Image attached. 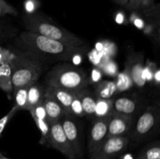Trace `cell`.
Here are the masks:
<instances>
[{"label":"cell","instance_id":"cell-1","mask_svg":"<svg viewBox=\"0 0 160 159\" xmlns=\"http://www.w3.org/2000/svg\"><path fill=\"white\" fill-rule=\"evenodd\" d=\"M15 44L22 51L41 59L72 61L75 55L86 52L84 46H73L27 31L17 37Z\"/></svg>","mask_w":160,"mask_h":159},{"label":"cell","instance_id":"cell-2","mask_svg":"<svg viewBox=\"0 0 160 159\" xmlns=\"http://www.w3.org/2000/svg\"><path fill=\"white\" fill-rule=\"evenodd\" d=\"M23 22L26 31L29 32L73 46L81 47L85 44L82 38L67 30L59 27L40 14L26 13L23 17Z\"/></svg>","mask_w":160,"mask_h":159},{"label":"cell","instance_id":"cell-3","mask_svg":"<svg viewBox=\"0 0 160 159\" xmlns=\"http://www.w3.org/2000/svg\"><path fill=\"white\" fill-rule=\"evenodd\" d=\"M9 64L13 91L37 82L43 71L42 59L25 51L19 53Z\"/></svg>","mask_w":160,"mask_h":159},{"label":"cell","instance_id":"cell-4","mask_svg":"<svg viewBox=\"0 0 160 159\" xmlns=\"http://www.w3.org/2000/svg\"><path fill=\"white\" fill-rule=\"evenodd\" d=\"M47 86L78 91L85 88L90 80L85 72L70 63L59 64L52 69L45 79Z\"/></svg>","mask_w":160,"mask_h":159},{"label":"cell","instance_id":"cell-5","mask_svg":"<svg viewBox=\"0 0 160 159\" xmlns=\"http://www.w3.org/2000/svg\"><path fill=\"white\" fill-rule=\"evenodd\" d=\"M157 120L158 110L153 106L148 107L138 118L131 137H129L130 140L139 143L147 138L157 123Z\"/></svg>","mask_w":160,"mask_h":159},{"label":"cell","instance_id":"cell-6","mask_svg":"<svg viewBox=\"0 0 160 159\" xmlns=\"http://www.w3.org/2000/svg\"><path fill=\"white\" fill-rule=\"evenodd\" d=\"M129 143L128 136L106 138L90 159H116L126 151Z\"/></svg>","mask_w":160,"mask_h":159},{"label":"cell","instance_id":"cell-7","mask_svg":"<svg viewBox=\"0 0 160 159\" xmlns=\"http://www.w3.org/2000/svg\"><path fill=\"white\" fill-rule=\"evenodd\" d=\"M47 143L59 151L67 159H78L64 133L61 121L50 123V132Z\"/></svg>","mask_w":160,"mask_h":159},{"label":"cell","instance_id":"cell-8","mask_svg":"<svg viewBox=\"0 0 160 159\" xmlns=\"http://www.w3.org/2000/svg\"><path fill=\"white\" fill-rule=\"evenodd\" d=\"M60 121L64 133H65L73 152L76 154L78 159H82L83 150L78 123L73 118V115H70V114H65V115L62 117Z\"/></svg>","mask_w":160,"mask_h":159},{"label":"cell","instance_id":"cell-9","mask_svg":"<svg viewBox=\"0 0 160 159\" xmlns=\"http://www.w3.org/2000/svg\"><path fill=\"white\" fill-rule=\"evenodd\" d=\"M110 115L105 118H96L94 122L92 128H91L90 134L88 137V151L89 157L94 155L97 150L99 148L102 143L106 139L108 129V123H109Z\"/></svg>","mask_w":160,"mask_h":159},{"label":"cell","instance_id":"cell-10","mask_svg":"<svg viewBox=\"0 0 160 159\" xmlns=\"http://www.w3.org/2000/svg\"><path fill=\"white\" fill-rule=\"evenodd\" d=\"M132 123L133 115H123L112 111L108 123L106 138L128 136Z\"/></svg>","mask_w":160,"mask_h":159},{"label":"cell","instance_id":"cell-11","mask_svg":"<svg viewBox=\"0 0 160 159\" xmlns=\"http://www.w3.org/2000/svg\"><path fill=\"white\" fill-rule=\"evenodd\" d=\"M76 93L77 91H71L66 89L48 86L45 90L44 96L49 97L54 99L63 108L66 114H70V104L74 98Z\"/></svg>","mask_w":160,"mask_h":159},{"label":"cell","instance_id":"cell-12","mask_svg":"<svg viewBox=\"0 0 160 159\" xmlns=\"http://www.w3.org/2000/svg\"><path fill=\"white\" fill-rule=\"evenodd\" d=\"M128 63L127 68L131 75L133 84L138 87H143L146 82L144 76L143 56L136 55L134 57L130 58V61H128Z\"/></svg>","mask_w":160,"mask_h":159},{"label":"cell","instance_id":"cell-13","mask_svg":"<svg viewBox=\"0 0 160 159\" xmlns=\"http://www.w3.org/2000/svg\"><path fill=\"white\" fill-rule=\"evenodd\" d=\"M43 104L47 114V118L49 123L60 121L65 115L66 112L63 108L56 101L49 97L44 96Z\"/></svg>","mask_w":160,"mask_h":159},{"label":"cell","instance_id":"cell-14","mask_svg":"<svg viewBox=\"0 0 160 159\" xmlns=\"http://www.w3.org/2000/svg\"><path fill=\"white\" fill-rule=\"evenodd\" d=\"M137 107V101L132 98H127V97L117 98L112 103L113 112L123 115H133V113L136 111Z\"/></svg>","mask_w":160,"mask_h":159},{"label":"cell","instance_id":"cell-15","mask_svg":"<svg viewBox=\"0 0 160 159\" xmlns=\"http://www.w3.org/2000/svg\"><path fill=\"white\" fill-rule=\"evenodd\" d=\"M0 89L8 95L13 92L12 71L9 62H3L0 65Z\"/></svg>","mask_w":160,"mask_h":159},{"label":"cell","instance_id":"cell-16","mask_svg":"<svg viewBox=\"0 0 160 159\" xmlns=\"http://www.w3.org/2000/svg\"><path fill=\"white\" fill-rule=\"evenodd\" d=\"M44 94L45 90H43L42 87L37 84V82L30 86L28 87L26 110L29 111L33 107L42 102L44 99Z\"/></svg>","mask_w":160,"mask_h":159},{"label":"cell","instance_id":"cell-17","mask_svg":"<svg viewBox=\"0 0 160 159\" xmlns=\"http://www.w3.org/2000/svg\"><path fill=\"white\" fill-rule=\"evenodd\" d=\"M78 95L81 99L83 110L85 115L88 116H95V106H96V98L94 95L84 90V89L78 91Z\"/></svg>","mask_w":160,"mask_h":159},{"label":"cell","instance_id":"cell-18","mask_svg":"<svg viewBox=\"0 0 160 159\" xmlns=\"http://www.w3.org/2000/svg\"><path fill=\"white\" fill-rule=\"evenodd\" d=\"M117 92V85L114 81L105 80L98 83L95 89L96 98L110 99Z\"/></svg>","mask_w":160,"mask_h":159},{"label":"cell","instance_id":"cell-19","mask_svg":"<svg viewBox=\"0 0 160 159\" xmlns=\"http://www.w3.org/2000/svg\"><path fill=\"white\" fill-rule=\"evenodd\" d=\"M112 103L113 100L96 98L95 117L101 118L110 115L112 112Z\"/></svg>","mask_w":160,"mask_h":159},{"label":"cell","instance_id":"cell-20","mask_svg":"<svg viewBox=\"0 0 160 159\" xmlns=\"http://www.w3.org/2000/svg\"><path fill=\"white\" fill-rule=\"evenodd\" d=\"M135 159H160V145L156 141L147 145L139 152Z\"/></svg>","mask_w":160,"mask_h":159},{"label":"cell","instance_id":"cell-21","mask_svg":"<svg viewBox=\"0 0 160 159\" xmlns=\"http://www.w3.org/2000/svg\"><path fill=\"white\" fill-rule=\"evenodd\" d=\"M133 81L131 80V75L128 68L125 69V70L117 76V82H116L117 85V91H122V90H126L131 88L133 86Z\"/></svg>","mask_w":160,"mask_h":159},{"label":"cell","instance_id":"cell-22","mask_svg":"<svg viewBox=\"0 0 160 159\" xmlns=\"http://www.w3.org/2000/svg\"><path fill=\"white\" fill-rule=\"evenodd\" d=\"M32 118L41 132V139L39 140V143L42 145L45 144V143H47L48 136H49L50 123L48 120L39 119L35 117H32Z\"/></svg>","mask_w":160,"mask_h":159},{"label":"cell","instance_id":"cell-23","mask_svg":"<svg viewBox=\"0 0 160 159\" xmlns=\"http://www.w3.org/2000/svg\"><path fill=\"white\" fill-rule=\"evenodd\" d=\"M28 87H25L17 89L13 91L14 100H15V105L18 107L20 110H26L27 101H28Z\"/></svg>","mask_w":160,"mask_h":159},{"label":"cell","instance_id":"cell-24","mask_svg":"<svg viewBox=\"0 0 160 159\" xmlns=\"http://www.w3.org/2000/svg\"><path fill=\"white\" fill-rule=\"evenodd\" d=\"M70 114L77 117H84L85 115L78 91H77L76 95H75L74 98L70 104Z\"/></svg>","mask_w":160,"mask_h":159},{"label":"cell","instance_id":"cell-25","mask_svg":"<svg viewBox=\"0 0 160 159\" xmlns=\"http://www.w3.org/2000/svg\"><path fill=\"white\" fill-rule=\"evenodd\" d=\"M19 110H20V109L18 108V107H17L16 105L12 106V108L9 110V112H8L7 114H6L4 116H2L0 118V137H1L4 129H6L8 123H9V121L12 119V117L15 115V114L17 113Z\"/></svg>","mask_w":160,"mask_h":159},{"label":"cell","instance_id":"cell-26","mask_svg":"<svg viewBox=\"0 0 160 159\" xmlns=\"http://www.w3.org/2000/svg\"><path fill=\"white\" fill-rule=\"evenodd\" d=\"M29 112L31 113V116L35 117V118H39V119H45L48 120L47 118L46 111H45V106L43 104V101L33 107L32 108L30 109Z\"/></svg>","mask_w":160,"mask_h":159},{"label":"cell","instance_id":"cell-27","mask_svg":"<svg viewBox=\"0 0 160 159\" xmlns=\"http://www.w3.org/2000/svg\"><path fill=\"white\" fill-rule=\"evenodd\" d=\"M6 15L17 16L18 12L6 0H0V17H5Z\"/></svg>","mask_w":160,"mask_h":159},{"label":"cell","instance_id":"cell-28","mask_svg":"<svg viewBox=\"0 0 160 159\" xmlns=\"http://www.w3.org/2000/svg\"><path fill=\"white\" fill-rule=\"evenodd\" d=\"M142 2L143 0H128V3L125 7L129 10H139L142 9Z\"/></svg>","mask_w":160,"mask_h":159},{"label":"cell","instance_id":"cell-29","mask_svg":"<svg viewBox=\"0 0 160 159\" xmlns=\"http://www.w3.org/2000/svg\"><path fill=\"white\" fill-rule=\"evenodd\" d=\"M35 0H28L25 2L24 6L25 9L27 10V13H34V9H35Z\"/></svg>","mask_w":160,"mask_h":159},{"label":"cell","instance_id":"cell-30","mask_svg":"<svg viewBox=\"0 0 160 159\" xmlns=\"http://www.w3.org/2000/svg\"><path fill=\"white\" fill-rule=\"evenodd\" d=\"M102 77V73L101 72L99 71L97 69H95V70H92V76H91V79L93 82H98L100 80Z\"/></svg>","mask_w":160,"mask_h":159},{"label":"cell","instance_id":"cell-31","mask_svg":"<svg viewBox=\"0 0 160 159\" xmlns=\"http://www.w3.org/2000/svg\"><path fill=\"white\" fill-rule=\"evenodd\" d=\"M153 1L154 0H143V2H142V9L149 8L152 5Z\"/></svg>","mask_w":160,"mask_h":159},{"label":"cell","instance_id":"cell-32","mask_svg":"<svg viewBox=\"0 0 160 159\" xmlns=\"http://www.w3.org/2000/svg\"><path fill=\"white\" fill-rule=\"evenodd\" d=\"M112 1L117 3V4L120 5V6H125L127 5V3H128V0H112Z\"/></svg>","mask_w":160,"mask_h":159},{"label":"cell","instance_id":"cell-33","mask_svg":"<svg viewBox=\"0 0 160 159\" xmlns=\"http://www.w3.org/2000/svg\"><path fill=\"white\" fill-rule=\"evenodd\" d=\"M134 24L138 26V27L142 28V26H143V21H142V20H140V19H137V20H135L134 21Z\"/></svg>","mask_w":160,"mask_h":159},{"label":"cell","instance_id":"cell-34","mask_svg":"<svg viewBox=\"0 0 160 159\" xmlns=\"http://www.w3.org/2000/svg\"><path fill=\"white\" fill-rule=\"evenodd\" d=\"M153 77H154L155 80L156 81L157 83L159 82V80H160V77H159V70H156V71L154 72V74H153Z\"/></svg>","mask_w":160,"mask_h":159},{"label":"cell","instance_id":"cell-35","mask_svg":"<svg viewBox=\"0 0 160 159\" xmlns=\"http://www.w3.org/2000/svg\"><path fill=\"white\" fill-rule=\"evenodd\" d=\"M122 19L123 20V15H122L121 13L118 14V15L117 16V18H116V21L118 22L119 23H123V20H122Z\"/></svg>","mask_w":160,"mask_h":159},{"label":"cell","instance_id":"cell-36","mask_svg":"<svg viewBox=\"0 0 160 159\" xmlns=\"http://www.w3.org/2000/svg\"><path fill=\"white\" fill-rule=\"evenodd\" d=\"M120 159H134V158H133V157L131 154H125V155L121 156Z\"/></svg>","mask_w":160,"mask_h":159},{"label":"cell","instance_id":"cell-37","mask_svg":"<svg viewBox=\"0 0 160 159\" xmlns=\"http://www.w3.org/2000/svg\"><path fill=\"white\" fill-rule=\"evenodd\" d=\"M3 33H4V29H3V26H2V24L0 23V38L2 37Z\"/></svg>","mask_w":160,"mask_h":159},{"label":"cell","instance_id":"cell-38","mask_svg":"<svg viewBox=\"0 0 160 159\" xmlns=\"http://www.w3.org/2000/svg\"><path fill=\"white\" fill-rule=\"evenodd\" d=\"M0 159H11V158H9V157H6V156H4L2 154V155L1 156V157H0Z\"/></svg>","mask_w":160,"mask_h":159},{"label":"cell","instance_id":"cell-39","mask_svg":"<svg viewBox=\"0 0 160 159\" xmlns=\"http://www.w3.org/2000/svg\"><path fill=\"white\" fill-rule=\"evenodd\" d=\"M2 154L1 151H0V157H1V156H2Z\"/></svg>","mask_w":160,"mask_h":159},{"label":"cell","instance_id":"cell-40","mask_svg":"<svg viewBox=\"0 0 160 159\" xmlns=\"http://www.w3.org/2000/svg\"><path fill=\"white\" fill-rule=\"evenodd\" d=\"M0 45H1V40H0Z\"/></svg>","mask_w":160,"mask_h":159}]
</instances>
